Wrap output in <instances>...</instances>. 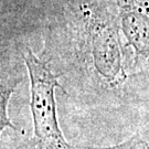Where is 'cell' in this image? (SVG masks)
I'll list each match as a JSON object with an SVG mask.
<instances>
[{
  "mask_svg": "<svg viewBox=\"0 0 149 149\" xmlns=\"http://www.w3.org/2000/svg\"><path fill=\"white\" fill-rule=\"evenodd\" d=\"M30 77V108L34 128V149H75L64 138L60 128L55 88H62L59 75L53 74L48 62L34 55L29 47L22 51Z\"/></svg>",
  "mask_w": 149,
  "mask_h": 149,
  "instance_id": "obj_2",
  "label": "cell"
},
{
  "mask_svg": "<svg viewBox=\"0 0 149 149\" xmlns=\"http://www.w3.org/2000/svg\"><path fill=\"white\" fill-rule=\"evenodd\" d=\"M71 11L68 34L91 88L105 101H134L136 85L147 81L123 38L113 1L87 2Z\"/></svg>",
  "mask_w": 149,
  "mask_h": 149,
  "instance_id": "obj_1",
  "label": "cell"
},
{
  "mask_svg": "<svg viewBox=\"0 0 149 149\" xmlns=\"http://www.w3.org/2000/svg\"><path fill=\"white\" fill-rule=\"evenodd\" d=\"M21 81L22 75L17 66L8 55L0 52V135L6 128L19 130L8 116V104Z\"/></svg>",
  "mask_w": 149,
  "mask_h": 149,
  "instance_id": "obj_4",
  "label": "cell"
},
{
  "mask_svg": "<svg viewBox=\"0 0 149 149\" xmlns=\"http://www.w3.org/2000/svg\"><path fill=\"white\" fill-rule=\"evenodd\" d=\"M118 27L141 75L149 82V0H112Z\"/></svg>",
  "mask_w": 149,
  "mask_h": 149,
  "instance_id": "obj_3",
  "label": "cell"
},
{
  "mask_svg": "<svg viewBox=\"0 0 149 149\" xmlns=\"http://www.w3.org/2000/svg\"><path fill=\"white\" fill-rule=\"evenodd\" d=\"M79 149H149V124L120 144L109 147H81Z\"/></svg>",
  "mask_w": 149,
  "mask_h": 149,
  "instance_id": "obj_5",
  "label": "cell"
}]
</instances>
